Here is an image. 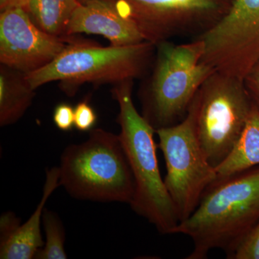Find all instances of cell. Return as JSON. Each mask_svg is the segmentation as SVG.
<instances>
[{"instance_id":"5b68a950","label":"cell","mask_w":259,"mask_h":259,"mask_svg":"<svg viewBox=\"0 0 259 259\" xmlns=\"http://www.w3.org/2000/svg\"><path fill=\"white\" fill-rule=\"evenodd\" d=\"M156 45L146 41L102 47L70 38L62 52L50 64L26 74L34 90L52 81H60L66 95L73 96L80 85L117 83L144 77L151 69Z\"/></svg>"},{"instance_id":"e0dca14e","label":"cell","mask_w":259,"mask_h":259,"mask_svg":"<svg viewBox=\"0 0 259 259\" xmlns=\"http://www.w3.org/2000/svg\"><path fill=\"white\" fill-rule=\"evenodd\" d=\"M96 112L88 100H82L74 108V126L81 132H90L96 124Z\"/></svg>"},{"instance_id":"9a60e30c","label":"cell","mask_w":259,"mask_h":259,"mask_svg":"<svg viewBox=\"0 0 259 259\" xmlns=\"http://www.w3.org/2000/svg\"><path fill=\"white\" fill-rule=\"evenodd\" d=\"M80 5L79 0H28L25 9L41 30L64 37L66 27Z\"/></svg>"},{"instance_id":"8fae6325","label":"cell","mask_w":259,"mask_h":259,"mask_svg":"<svg viewBox=\"0 0 259 259\" xmlns=\"http://www.w3.org/2000/svg\"><path fill=\"white\" fill-rule=\"evenodd\" d=\"M78 33L101 35L115 47L145 41L134 22L120 13L112 0H90L80 5L66 27L64 37Z\"/></svg>"},{"instance_id":"6da1fadb","label":"cell","mask_w":259,"mask_h":259,"mask_svg":"<svg viewBox=\"0 0 259 259\" xmlns=\"http://www.w3.org/2000/svg\"><path fill=\"white\" fill-rule=\"evenodd\" d=\"M259 221V167L218 177L198 207L181 222L175 233L190 237L187 259H204L219 248L232 258L238 245Z\"/></svg>"},{"instance_id":"44dd1931","label":"cell","mask_w":259,"mask_h":259,"mask_svg":"<svg viewBox=\"0 0 259 259\" xmlns=\"http://www.w3.org/2000/svg\"><path fill=\"white\" fill-rule=\"evenodd\" d=\"M28 0H0V10L3 11L12 8H25Z\"/></svg>"},{"instance_id":"277c9868","label":"cell","mask_w":259,"mask_h":259,"mask_svg":"<svg viewBox=\"0 0 259 259\" xmlns=\"http://www.w3.org/2000/svg\"><path fill=\"white\" fill-rule=\"evenodd\" d=\"M59 184L71 197L100 202H126L135 181L119 135L93 129L87 141L67 146L61 156Z\"/></svg>"},{"instance_id":"2e32d148","label":"cell","mask_w":259,"mask_h":259,"mask_svg":"<svg viewBox=\"0 0 259 259\" xmlns=\"http://www.w3.org/2000/svg\"><path fill=\"white\" fill-rule=\"evenodd\" d=\"M47 241L37 250L35 259H66L64 249L66 233L61 218L53 211L44 209L42 218Z\"/></svg>"},{"instance_id":"52a82bcc","label":"cell","mask_w":259,"mask_h":259,"mask_svg":"<svg viewBox=\"0 0 259 259\" xmlns=\"http://www.w3.org/2000/svg\"><path fill=\"white\" fill-rule=\"evenodd\" d=\"M156 134L166 163L163 180L180 223L198 207L204 192L217 180V173L199 143L190 108L184 120L156 130Z\"/></svg>"},{"instance_id":"8992f818","label":"cell","mask_w":259,"mask_h":259,"mask_svg":"<svg viewBox=\"0 0 259 259\" xmlns=\"http://www.w3.org/2000/svg\"><path fill=\"white\" fill-rule=\"evenodd\" d=\"M253 107L243 79L218 71L196 94L190 108L199 143L214 168L234 148Z\"/></svg>"},{"instance_id":"3957f363","label":"cell","mask_w":259,"mask_h":259,"mask_svg":"<svg viewBox=\"0 0 259 259\" xmlns=\"http://www.w3.org/2000/svg\"><path fill=\"white\" fill-rule=\"evenodd\" d=\"M201 39L177 44L171 40L156 45L151 74L140 88L142 115L155 130L184 120L196 94L215 71L202 61Z\"/></svg>"},{"instance_id":"ba28073f","label":"cell","mask_w":259,"mask_h":259,"mask_svg":"<svg viewBox=\"0 0 259 259\" xmlns=\"http://www.w3.org/2000/svg\"><path fill=\"white\" fill-rule=\"evenodd\" d=\"M146 41L202 35L226 15L232 0H112Z\"/></svg>"},{"instance_id":"7c38bea8","label":"cell","mask_w":259,"mask_h":259,"mask_svg":"<svg viewBox=\"0 0 259 259\" xmlns=\"http://www.w3.org/2000/svg\"><path fill=\"white\" fill-rule=\"evenodd\" d=\"M59 167L47 171L42 198L26 222L21 224L15 213L7 212L0 218V258L32 259L42 248L40 224L48 199L60 186Z\"/></svg>"},{"instance_id":"9c48e42d","label":"cell","mask_w":259,"mask_h":259,"mask_svg":"<svg viewBox=\"0 0 259 259\" xmlns=\"http://www.w3.org/2000/svg\"><path fill=\"white\" fill-rule=\"evenodd\" d=\"M198 37L204 44V62L244 79L259 62V0H232L226 15Z\"/></svg>"},{"instance_id":"d6986e66","label":"cell","mask_w":259,"mask_h":259,"mask_svg":"<svg viewBox=\"0 0 259 259\" xmlns=\"http://www.w3.org/2000/svg\"><path fill=\"white\" fill-rule=\"evenodd\" d=\"M53 120L61 131H71L74 125V109L69 104H59L54 109Z\"/></svg>"},{"instance_id":"5bb4252c","label":"cell","mask_w":259,"mask_h":259,"mask_svg":"<svg viewBox=\"0 0 259 259\" xmlns=\"http://www.w3.org/2000/svg\"><path fill=\"white\" fill-rule=\"evenodd\" d=\"M259 165V110L253 108L243 132L226 159L215 167L218 177L244 171Z\"/></svg>"},{"instance_id":"30bf717a","label":"cell","mask_w":259,"mask_h":259,"mask_svg":"<svg viewBox=\"0 0 259 259\" xmlns=\"http://www.w3.org/2000/svg\"><path fill=\"white\" fill-rule=\"evenodd\" d=\"M69 37L41 30L25 8H12L0 14V62L28 74L50 64L62 52Z\"/></svg>"},{"instance_id":"7a4b0ae2","label":"cell","mask_w":259,"mask_h":259,"mask_svg":"<svg viewBox=\"0 0 259 259\" xmlns=\"http://www.w3.org/2000/svg\"><path fill=\"white\" fill-rule=\"evenodd\" d=\"M134 81L117 83L111 90L120 107L117 118L120 126L119 136L134 177V195L129 204L161 234H175L180 221L160 172L156 130L135 107Z\"/></svg>"},{"instance_id":"ffe728a7","label":"cell","mask_w":259,"mask_h":259,"mask_svg":"<svg viewBox=\"0 0 259 259\" xmlns=\"http://www.w3.org/2000/svg\"><path fill=\"white\" fill-rule=\"evenodd\" d=\"M245 88L259 110V62L243 79Z\"/></svg>"},{"instance_id":"7402d4cb","label":"cell","mask_w":259,"mask_h":259,"mask_svg":"<svg viewBox=\"0 0 259 259\" xmlns=\"http://www.w3.org/2000/svg\"><path fill=\"white\" fill-rule=\"evenodd\" d=\"M79 1L81 4H84V3H88L90 0H79Z\"/></svg>"},{"instance_id":"4fadbf2b","label":"cell","mask_w":259,"mask_h":259,"mask_svg":"<svg viewBox=\"0 0 259 259\" xmlns=\"http://www.w3.org/2000/svg\"><path fill=\"white\" fill-rule=\"evenodd\" d=\"M35 96L26 74L9 66H0V125H13L24 115Z\"/></svg>"},{"instance_id":"ac0fdd59","label":"cell","mask_w":259,"mask_h":259,"mask_svg":"<svg viewBox=\"0 0 259 259\" xmlns=\"http://www.w3.org/2000/svg\"><path fill=\"white\" fill-rule=\"evenodd\" d=\"M232 259H259V221L238 245Z\"/></svg>"}]
</instances>
